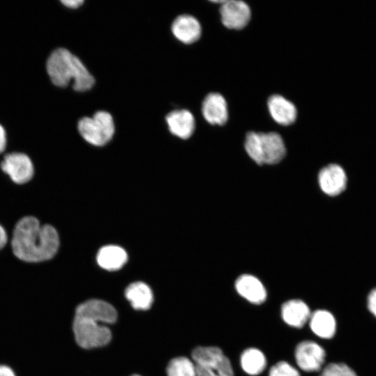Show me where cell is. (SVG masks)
<instances>
[{"label":"cell","instance_id":"cell-1","mask_svg":"<svg viewBox=\"0 0 376 376\" xmlns=\"http://www.w3.org/2000/svg\"><path fill=\"white\" fill-rule=\"evenodd\" d=\"M12 249L19 259L37 263L53 258L59 246V237L51 225H41L34 217L22 218L16 224L13 237Z\"/></svg>","mask_w":376,"mask_h":376},{"label":"cell","instance_id":"cell-2","mask_svg":"<svg viewBox=\"0 0 376 376\" xmlns=\"http://www.w3.org/2000/svg\"><path fill=\"white\" fill-rule=\"evenodd\" d=\"M117 312L110 304L90 299L79 304L75 311L73 331L77 343L85 349L101 347L109 343L111 333L102 324L116 321Z\"/></svg>","mask_w":376,"mask_h":376},{"label":"cell","instance_id":"cell-3","mask_svg":"<svg viewBox=\"0 0 376 376\" xmlns=\"http://www.w3.org/2000/svg\"><path fill=\"white\" fill-rule=\"evenodd\" d=\"M46 69L52 83L59 87L67 86L73 81L74 90L84 92L90 90L95 83L94 77L79 58L65 48L56 49L51 53Z\"/></svg>","mask_w":376,"mask_h":376},{"label":"cell","instance_id":"cell-4","mask_svg":"<svg viewBox=\"0 0 376 376\" xmlns=\"http://www.w3.org/2000/svg\"><path fill=\"white\" fill-rule=\"evenodd\" d=\"M244 148L248 155L258 164H275L285 155L286 149L281 135L276 132L247 133Z\"/></svg>","mask_w":376,"mask_h":376},{"label":"cell","instance_id":"cell-5","mask_svg":"<svg viewBox=\"0 0 376 376\" xmlns=\"http://www.w3.org/2000/svg\"><path fill=\"white\" fill-rule=\"evenodd\" d=\"M191 357L197 376H234L230 360L217 347H198Z\"/></svg>","mask_w":376,"mask_h":376},{"label":"cell","instance_id":"cell-6","mask_svg":"<svg viewBox=\"0 0 376 376\" xmlns=\"http://www.w3.org/2000/svg\"><path fill=\"white\" fill-rule=\"evenodd\" d=\"M112 116L104 111H99L91 117H84L78 123V130L89 143L101 146L107 143L114 134Z\"/></svg>","mask_w":376,"mask_h":376},{"label":"cell","instance_id":"cell-7","mask_svg":"<svg viewBox=\"0 0 376 376\" xmlns=\"http://www.w3.org/2000/svg\"><path fill=\"white\" fill-rule=\"evenodd\" d=\"M1 167L11 180L17 184H24L29 181L34 173L31 159L22 152L7 154L3 159Z\"/></svg>","mask_w":376,"mask_h":376},{"label":"cell","instance_id":"cell-8","mask_svg":"<svg viewBox=\"0 0 376 376\" xmlns=\"http://www.w3.org/2000/svg\"><path fill=\"white\" fill-rule=\"evenodd\" d=\"M295 360L298 366L306 372H315L321 369L326 357L323 347L315 342L304 340L296 347Z\"/></svg>","mask_w":376,"mask_h":376},{"label":"cell","instance_id":"cell-9","mask_svg":"<svg viewBox=\"0 0 376 376\" xmlns=\"http://www.w3.org/2000/svg\"><path fill=\"white\" fill-rule=\"evenodd\" d=\"M222 24L231 29H241L245 27L251 19V10L242 1H223L220 6Z\"/></svg>","mask_w":376,"mask_h":376},{"label":"cell","instance_id":"cell-10","mask_svg":"<svg viewBox=\"0 0 376 376\" xmlns=\"http://www.w3.org/2000/svg\"><path fill=\"white\" fill-rule=\"evenodd\" d=\"M322 191L329 196H337L346 188L347 175L338 164H331L322 168L318 175Z\"/></svg>","mask_w":376,"mask_h":376},{"label":"cell","instance_id":"cell-11","mask_svg":"<svg viewBox=\"0 0 376 376\" xmlns=\"http://www.w3.org/2000/svg\"><path fill=\"white\" fill-rule=\"evenodd\" d=\"M202 113L210 124L223 125L228 118V106L225 98L217 93L208 94L202 104Z\"/></svg>","mask_w":376,"mask_h":376},{"label":"cell","instance_id":"cell-12","mask_svg":"<svg viewBox=\"0 0 376 376\" xmlns=\"http://www.w3.org/2000/svg\"><path fill=\"white\" fill-rule=\"evenodd\" d=\"M171 31L178 40L185 44L195 42L201 35L199 22L189 15L177 17L172 24Z\"/></svg>","mask_w":376,"mask_h":376},{"label":"cell","instance_id":"cell-13","mask_svg":"<svg viewBox=\"0 0 376 376\" xmlns=\"http://www.w3.org/2000/svg\"><path fill=\"white\" fill-rule=\"evenodd\" d=\"M237 292L244 299L254 304L263 303L267 297L266 290L256 277L243 274L235 281Z\"/></svg>","mask_w":376,"mask_h":376},{"label":"cell","instance_id":"cell-14","mask_svg":"<svg viewBox=\"0 0 376 376\" xmlns=\"http://www.w3.org/2000/svg\"><path fill=\"white\" fill-rule=\"evenodd\" d=\"M267 106L272 118L281 125H290L297 118V111L294 104L280 95L269 97Z\"/></svg>","mask_w":376,"mask_h":376},{"label":"cell","instance_id":"cell-15","mask_svg":"<svg viewBox=\"0 0 376 376\" xmlns=\"http://www.w3.org/2000/svg\"><path fill=\"white\" fill-rule=\"evenodd\" d=\"M169 131L182 139L189 138L195 129L192 113L186 109L175 110L166 116Z\"/></svg>","mask_w":376,"mask_h":376},{"label":"cell","instance_id":"cell-16","mask_svg":"<svg viewBox=\"0 0 376 376\" xmlns=\"http://www.w3.org/2000/svg\"><path fill=\"white\" fill-rule=\"evenodd\" d=\"M311 311L306 303L300 299H291L281 306V317L288 325L301 328L309 320Z\"/></svg>","mask_w":376,"mask_h":376},{"label":"cell","instance_id":"cell-17","mask_svg":"<svg viewBox=\"0 0 376 376\" xmlns=\"http://www.w3.org/2000/svg\"><path fill=\"white\" fill-rule=\"evenodd\" d=\"M127 260L126 251L116 245L102 246L97 252V262L103 269L116 271L120 269Z\"/></svg>","mask_w":376,"mask_h":376},{"label":"cell","instance_id":"cell-18","mask_svg":"<svg viewBox=\"0 0 376 376\" xmlns=\"http://www.w3.org/2000/svg\"><path fill=\"white\" fill-rule=\"evenodd\" d=\"M309 325L312 331L322 338H331L336 332L335 318L326 310H317L311 314Z\"/></svg>","mask_w":376,"mask_h":376},{"label":"cell","instance_id":"cell-19","mask_svg":"<svg viewBox=\"0 0 376 376\" xmlns=\"http://www.w3.org/2000/svg\"><path fill=\"white\" fill-rule=\"evenodd\" d=\"M125 295L132 306L136 310H148L151 307L153 295L150 287L145 283L137 281L130 284Z\"/></svg>","mask_w":376,"mask_h":376},{"label":"cell","instance_id":"cell-20","mask_svg":"<svg viewBox=\"0 0 376 376\" xmlns=\"http://www.w3.org/2000/svg\"><path fill=\"white\" fill-rule=\"evenodd\" d=\"M240 364L245 373L250 375H257L265 369L267 360L260 350L250 347L241 354Z\"/></svg>","mask_w":376,"mask_h":376},{"label":"cell","instance_id":"cell-21","mask_svg":"<svg viewBox=\"0 0 376 376\" xmlns=\"http://www.w3.org/2000/svg\"><path fill=\"white\" fill-rule=\"evenodd\" d=\"M166 372L168 376H197L194 362L185 357L171 359Z\"/></svg>","mask_w":376,"mask_h":376},{"label":"cell","instance_id":"cell-22","mask_svg":"<svg viewBox=\"0 0 376 376\" xmlns=\"http://www.w3.org/2000/svg\"><path fill=\"white\" fill-rule=\"evenodd\" d=\"M320 376H357L356 373L343 363H331L322 370Z\"/></svg>","mask_w":376,"mask_h":376},{"label":"cell","instance_id":"cell-23","mask_svg":"<svg viewBox=\"0 0 376 376\" xmlns=\"http://www.w3.org/2000/svg\"><path fill=\"white\" fill-rule=\"evenodd\" d=\"M269 376H300L298 370L286 361H279L269 370Z\"/></svg>","mask_w":376,"mask_h":376},{"label":"cell","instance_id":"cell-24","mask_svg":"<svg viewBox=\"0 0 376 376\" xmlns=\"http://www.w3.org/2000/svg\"><path fill=\"white\" fill-rule=\"evenodd\" d=\"M368 308L376 317V288L372 290L368 296Z\"/></svg>","mask_w":376,"mask_h":376},{"label":"cell","instance_id":"cell-25","mask_svg":"<svg viewBox=\"0 0 376 376\" xmlns=\"http://www.w3.org/2000/svg\"><path fill=\"white\" fill-rule=\"evenodd\" d=\"M61 2L65 6L70 8H77L84 3L82 0H63Z\"/></svg>","mask_w":376,"mask_h":376},{"label":"cell","instance_id":"cell-26","mask_svg":"<svg viewBox=\"0 0 376 376\" xmlns=\"http://www.w3.org/2000/svg\"><path fill=\"white\" fill-rule=\"evenodd\" d=\"M6 146V134L3 127L0 124V153H1Z\"/></svg>","mask_w":376,"mask_h":376},{"label":"cell","instance_id":"cell-27","mask_svg":"<svg viewBox=\"0 0 376 376\" xmlns=\"http://www.w3.org/2000/svg\"><path fill=\"white\" fill-rule=\"evenodd\" d=\"M0 376H16L14 371L8 366L0 365Z\"/></svg>","mask_w":376,"mask_h":376},{"label":"cell","instance_id":"cell-28","mask_svg":"<svg viewBox=\"0 0 376 376\" xmlns=\"http://www.w3.org/2000/svg\"><path fill=\"white\" fill-rule=\"evenodd\" d=\"M7 240V233L3 227L0 225V250L6 245Z\"/></svg>","mask_w":376,"mask_h":376},{"label":"cell","instance_id":"cell-29","mask_svg":"<svg viewBox=\"0 0 376 376\" xmlns=\"http://www.w3.org/2000/svg\"><path fill=\"white\" fill-rule=\"evenodd\" d=\"M132 376H139V375H132Z\"/></svg>","mask_w":376,"mask_h":376}]
</instances>
